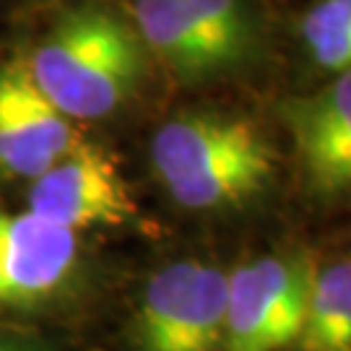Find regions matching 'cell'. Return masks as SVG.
I'll use <instances>...</instances> for the list:
<instances>
[{
	"label": "cell",
	"mask_w": 351,
	"mask_h": 351,
	"mask_svg": "<svg viewBox=\"0 0 351 351\" xmlns=\"http://www.w3.org/2000/svg\"><path fill=\"white\" fill-rule=\"evenodd\" d=\"M19 52L39 91L75 125L123 114L159 73L117 0H52Z\"/></svg>",
	"instance_id": "1"
},
{
	"label": "cell",
	"mask_w": 351,
	"mask_h": 351,
	"mask_svg": "<svg viewBox=\"0 0 351 351\" xmlns=\"http://www.w3.org/2000/svg\"><path fill=\"white\" fill-rule=\"evenodd\" d=\"M276 143L245 110H177L149 138V164L169 201L188 211H237L261 201L278 175Z\"/></svg>",
	"instance_id": "2"
},
{
	"label": "cell",
	"mask_w": 351,
	"mask_h": 351,
	"mask_svg": "<svg viewBox=\"0 0 351 351\" xmlns=\"http://www.w3.org/2000/svg\"><path fill=\"white\" fill-rule=\"evenodd\" d=\"M229 271L182 258L146 281L128 328L130 351H221Z\"/></svg>",
	"instance_id": "3"
},
{
	"label": "cell",
	"mask_w": 351,
	"mask_h": 351,
	"mask_svg": "<svg viewBox=\"0 0 351 351\" xmlns=\"http://www.w3.org/2000/svg\"><path fill=\"white\" fill-rule=\"evenodd\" d=\"M315 268L307 250L274 252L234 265L226 278L221 351H278L294 346Z\"/></svg>",
	"instance_id": "4"
},
{
	"label": "cell",
	"mask_w": 351,
	"mask_h": 351,
	"mask_svg": "<svg viewBox=\"0 0 351 351\" xmlns=\"http://www.w3.org/2000/svg\"><path fill=\"white\" fill-rule=\"evenodd\" d=\"M84 276L78 232L0 203V313L32 315L68 300Z\"/></svg>",
	"instance_id": "5"
},
{
	"label": "cell",
	"mask_w": 351,
	"mask_h": 351,
	"mask_svg": "<svg viewBox=\"0 0 351 351\" xmlns=\"http://www.w3.org/2000/svg\"><path fill=\"white\" fill-rule=\"evenodd\" d=\"M26 208L73 232L88 226H138L143 221L117 156L88 138H81L29 180Z\"/></svg>",
	"instance_id": "6"
},
{
	"label": "cell",
	"mask_w": 351,
	"mask_h": 351,
	"mask_svg": "<svg viewBox=\"0 0 351 351\" xmlns=\"http://www.w3.org/2000/svg\"><path fill=\"white\" fill-rule=\"evenodd\" d=\"M310 193L339 198L351 185V73L276 104Z\"/></svg>",
	"instance_id": "7"
},
{
	"label": "cell",
	"mask_w": 351,
	"mask_h": 351,
	"mask_svg": "<svg viewBox=\"0 0 351 351\" xmlns=\"http://www.w3.org/2000/svg\"><path fill=\"white\" fill-rule=\"evenodd\" d=\"M84 138L26 71L21 52L0 60V172L32 180Z\"/></svg>",
	"instance_id": "8"
},
{
	"label": "cell",
	"mask_w": 351,
	"mask_h": 351,
	"mask_svg": "<svg viewBox=\"0 0 351 351\" xmlns=\"http://www.w3.org/2000/svg\"><path fill=\"white\" fill-rule=\"evenodd\" d=\"M136 26L156 71L177 86L201 88L234 78L224 55L185 0H117Z\"/></svg>",
	"instance_id": "9"
},
{
	"label": "cell",
	"mask_w": 351,
	"mask_h": 351,
	"mask_svg": "<svg viewBox=\"0 0 351 351\" xmlns=\"http://www.w3.org/2000/svg\"><path fill=\"white\" fill-rule=\"evenodd\" d=\"M198 24L224 55L232 75L261 71L274 50L265 0H185Z\"/></svg>",
	"instance_id": "10"
},
{
	"label": "cell",
	"mask_w": 351,
	"mask_h": 351,
	"mask_svg": "<svg viewBox=\"0 0 351 351\" xmlns=\"http://www.w3.org/2000/svg\"><path fill=\"white\" fill-rule=\"evenodd\" d=\"M304 73L326 84L351 68V0H304L294 19Z\"/></svg>",
	"instance_id": "11"
},
{
	"label": "cell",
	"mask_w": 351,
	"mask_h": 351,
	"mask_svg": "<svg viewBox=\"0 0 351 351\" xmlns=\"http://www.w3.org/2000/svg\"><path fill=\"white\" fill-rule=\"evenodd\" d=\"M294 346L300 351H351L349 258L315 268L310 300Z\"/></svg>",
	"instance_id": "12"
},
{
	"label": "cell",
	"mask_w": 351,
	"mask_h": 351,
	"mask_svg": "<svg viewBox=\"0 0 351 351\" xmlns=\"http://www.w3.org/2000/svg\"><path fill=\"white\" fill-rule=\"evenodd\" d=\"M52 0H0V26H8L32 13H45Z\"/></svg>",
	"instance_id": "13"
},
{
	"label": "cell",
	"mask_w": 351,
	"mask_h": 351,
	"mask_svg": "<svg viewBox=\"0 0 351 351\" xmlns=\"http://www.w3.org/2000/svg\"><path fill=\"white\" fill-rule=\"evenodd\" d=\"M0 351H52V349L42 346L37 341L21 339V336H5V333H0Z\"/></svg>",
	"instance_id": "14"
}]
</instances>
